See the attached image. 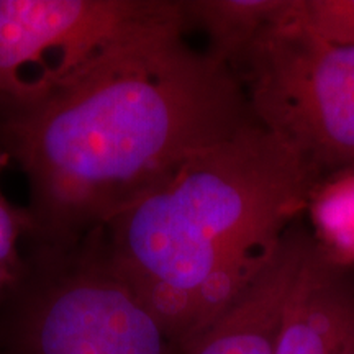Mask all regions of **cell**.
Segmentation results:
<instances>
[{"mask_svg":"<svg viewBox=\"0 0 354 354\" xmlns=\"http://www.w3.org/2000/svg\"><path fill=\"white\" fill-rule=\"evenodd\" d=\"M320 183L294 149L248 123L102 227L105 254L185 354L258 277Z\"/></svg>","mask_w":354,"mask_h":354,"instance_id":"2","label":"cell"},{"mask_svg":"<svg viewBox=\"0 0 354 354\" xmlns=\"http://www.w3.org/2000/svg\"><path fill=\"white\" fill-rule=\"evenodd\" d=\"M315 236L292 223L271 259L185 354H274L286 305Z\"/></svg>","mask_w":354,"mask_h":354,"instance_id":"6","label":"cell"},{"mask_svg":"<svg viewBox=\"0 0 354 354\" xmlns=\"http://www.w3.org/2000/svg\"><path fill=\"white\" fill-rule=\"evenodd\" d=\"M0 354H7V353H6V351H3V349H2V348H0Z\"/></svg>","mask_w":354,"mask_h":354,"instance_id":"13","label":"cell"},{"mask_svg":"<svg viewBox=\"0 0 354 354\" xmlns=\"http://www.w3.org/2000/svg\"><path fill=\"white\" fill-rule=\"evenodd\" d=\"M187 28L183 8L0 122V148L28 180L33 245H76L256 122L236 74L190 48Z\"/></svg>","mask_w":354,"mask_h":354,"instance_id":"1","label":"cell"},{"mask_svg":"<svg viewBox=\"0 0 354 354\" xmlns=\"http://www.w3.org/2000/svg\"><path fill=\"white\" fill-rule=\"evenodd\" d=\"M261 127L322 179L354 169V44H335L295 21L276 26L232 69Z\"/></svg>","mask_w":354,"mask_h":354,"instance_id":"4","label":"cell"},{"mask_svg":"<svg viewBox=\"0 0 354 354\" xmlns=\"http://www.w3.org/2000/svg\"><path fill=\"white\" fill-rule=\"evenodd\" d=\"M10 159L0 148V302L19 286L28 268V254L24 253V243H33V225L26 207H17L8 201L2 189V172Z\"/></svg>","mask_w":354,"mask_h":354,"instance_id":"10","label":"cell"},{"mask_svg":"<svg viewBox=\"0 0 354 354\" xmlns=\"http://www.w3.org/2000/svg\"><path fill=\"white\" fill-rule=\"evenodd\" d=\"M294 21L335 44H354V0H294Z\"/></svg>","mask_w":354,"mask_h":354,"instance_id":"11","label":"cell"},{"mask_svg":"<svg viewBox=\"0 0 354 354\" xmlns=\"http://www.w3.org/2000/svg\"><path fill=\"white\" fill-rule=\"evenodd\" d=\"M187 24L201 26L209 55L233 69L266 33L294 21V0H183Z\"/></svg>","mask_w":354,"mask_h":354,"instance_id":"8","label":"cell"},{"mask_svg":"<svg viewBox=\"0 0 354 354\" xmlns=\"http://www.w3.org/2000/svg\"><path fill=\"white\" fill-rule=\"evenodd\" d=\"M313 241L286 305L274 354H346L354 342V281Z\"/></svg>","mask_w":354,"mask_h":354,"instance_id":"7","label":"cell"},{"mask_svg":"<svg viewBox=\"0 0 354 354\" xmlns=\"http://www.w3.org/2000/svg\"><path fill=\"white\" fill-rule=\"evenodd\" d=\"M346 354H354V342H353L351 346H349V349L346 351Z\"/></svg>","mask_w":354,"mask_h":354,"instance_id":"12","label":"cell"},{"mask_svg":"<svg viewBox=\"0 0 354 354\" xmlns=\"http://www.w3.org/2000/svg\"><path fill=\"white\" fill-rule=\"evenodd\" d=\"M183 15V0H0V109L25 112L113 46Z\"/></svg>","mask_w":354,"mask_h":354,"instance_id":"5","label":"cell"},{"mask_svg":"<svg viewBox=\"0 0 354 354\" xmlns=\"http://www.w3.org/2000/svg\"><path fill=\"white\" fill-rule=\"evenodd\" d=\"M317 241L336 261L354 263V169L328 176L310 201Z\"/></svg>","mask_w":354,"mask_h":354,"instance_id":"9","label":"cell"},{"mask_svg":"<svg viewBox=\"0 0 354 354\" xmlns=\"http://www.w3.org/2000/svg\"><path fill=\"white\" fill-rule=\"evenodd\" d=\"M7 354H183L113 271L97 228L73 246L33 245L0 302Z\"/></svg>","mask_w":354,"mask_h":354,"instance_id":"3","label":"cell"}]
</instances>
